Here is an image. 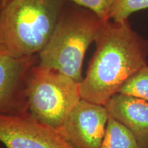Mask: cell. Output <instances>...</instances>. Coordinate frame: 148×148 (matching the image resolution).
I'll list each match as a JSON object with an SVG mask.
<instances>
[{
	"label": "cell",
	"mask_w": 148,
	"mask_h": 148,
	"mask_svg": "<svg viewBox=\"0 0 148 148\" xmlns=\"http://www.w3.org/2000/svg\"><path fill=\"white\" fill-rule=\"evenodd\" d=\"M11 1H12V0H0V3H1V6H2L3 8V6H5L6 4H8V3Z\"/></svg>",
	"instance_id": "cell-13"
},
{
	"label": "cell",
	"mask_w": 148,
	"mask_h": 148,
	"mask_svg": "<svg viewBox=\"0 0 148 148\" xmlns=\"http://www.w3.org/2000/svg\"><path fill=\"white\" fill-rule=\"evenodd\" d=\"M108 118L104 106L81 99L58 131L74 148H99Z\"/></svg>",
	"instance_id": "cell-6"
},
{
	"label": "cell",
	"mask_w": 148,
	"mask_h": 148,
	"mask_svg": "<svg viewBox=\"0 0 148 148\" xmlns=\"http://www.w3.org/2000/svg\"><path fill=\"white\" fill-rule=\"evenodd\" d=\"M0 142L6 148H74L58 130L29 113L0 114Z\"/></svg>",
	"instance_id": "cell-5"
},
{
	"label": "cell",
	"mask_w": 148,
	"mask_h": 148,
	"mask_svg": "<svg viewBox=\"0 0 148 148\" xmlns=\"http://www.w3.org/2000/svg\"><path fill=\"white\" fill-rule=\"evenodd\" d=\"M38 62L36 55L16 58L0 53V114L27 112V79Z\"/></svg>",
	"instance_id": "cell-7"
},
{
	"label": "cell",
	"mask_w": 148,
	"mask_h": 148,
	"mask_svg": "<svg viewBox=\"0 0 148 148\" xmlns=\"http://www.w3.org/2000/svg\"><path fill=\"white\" fill-rule=\"evenodd\" d=\"M99 148H139L133 134L124 125L109 116Z\"/></svg>",
	"instance_id": "cell-9"
},
{
	"label": "cell",
	"mask_w": 148,
	"mask_h": 148,
	"mask_svg": "<svg viewBox=\"0 0 148 148\" xmlns=\"http://www.w3.org/2000/svg\"><path fill=\"white\" fill-rule=\"evenodd\" d=\"M26 97L29 113L56 130L81 99L79 83L38 62L28 73Z\"/></svg>",
	"instance_id": "cell-4"
},
{
	"label": "cell",
	"mask_w": 148,
	"mask_h": 148,
	"mask_svg": "<svg viewBox=\"0 0 148 148\" xmlns=\"http://www.w3.org/2000/svg\"><path fill=\"white\" fill-rule=\"evenodd\" d=\"M64 0H12L0 12V53L38 54L52 35Z\"/></svg>",
	"instance_id": "cell-2"
},
{
	"label": "cell",
	"mask_w": 148,
	"mask_h": 148,
	"mask_svg": "<svg viewBox=\"0 0 148 148\" xmlns=\"http://www.w3.org/2000/svg\"><path fill=\"white\" fill-rule=\"evenodd\" d=\"M65 1V0H64ZM79 6L91 10L103 21L110 20V13L114 0H67Z\"/></svg>",
	"instance_id": "cell-12"
},
{
	"label": "cell",
	"mask_w": 148,
	"mask_h": 148,
	"mask_svg": "<svg viewBox=\"0 0 148 148\" xmlns=\"http://www.w3.org/2000/svg\"><path fill=\"white\" fill-rule=\"evenodd\" d=\"M1 8H2V6H1V3H0V12H1Z\"/></svg>",
	"instance_id": "cell-14"
},
{
	"label": "cell",
	"mask_w": 148,
	"mask_h": 148,
	"mask_svg": "<svg viewBox=\"0 0 148 148\" xmlns=\"http://www.w3.org/2000/svg\"><path fill=\"white\" fill-rule=\"evenodd\" d=\"M0 148H1V147H0Z\"/></svg>",
	"instance_id": "cell-15"
},
{
	"label": "cell",
	"mask_w": 148,
	"mask_h": 148,
	"mask_svg": "<svg viewBox=\"0 0 148 148\" xmlns=\"http://www.w3.org/2000/svg\"><path fill=\"white\" fill-rule=\"evenodd\" d=\"M85 77L79 83L81 99L105 106L123 84L147 64L148 39L129 20L103 23Z\"/></svg>",
	"instance_id": "cell-1"
},
{
	"label": "cell",
	"mask_w": 148,
	"mask_h": 148,
	"mask_svg": "<svg viewBox=\"0 0 148 148\" xmlns=\"http://www.w3.org/2000/svg\"><path fill=\"white\" fill-rule=\"evenodd\" d=\"M110 117L123 124L133 134L139 148H148V101L116 93L106 105Z\"/></svg>",
	"instance_id": "cell-8"
},
{
	"label": "cell",
	"mask_w": 148,
	"mask_h": 148,
	"mask_svg": "<svg viewBox=\"0 0 148 148\" xmlns=\"http://www.w3.org/2000/svg\"><path fill=\"white\" fill-rule=\"evenodd\" d=\"M118 93L148 101V64L142 67L123 84Z\"/></svg>",
	"instance_id": "cell-10"
},
{
	"label": "cell",
	"mask_w": 148,
	"mask_h": 148,
	"mask_svg": "<svg viewBox=\"0 0 148 148\" xmlns=\"http://www.w3.org/2000/svg\"><path fill=\"white\" fill-rule=\"evenodd\" d=\"M148 8V0H114L110 13V20L120 22L128 20L130 16Z\"/></svg>",
	"instance_id": "cell-11"
},
{
	"label": "cell",
	"mask_w": 148,
	"mask_h": 148,
	"mask_svg": "<svg viewBox=\"0 0 148 148\" xmlns=\"http://www.w3.org/2000/svg\"><path fill=\"white\" fill-rule=\"evenodd\" d=\"M104 22L91 10L76 4L63 6L51 38L38 54V64L80 83L84 56Z\"/></svg>",
	"instance_id": "cell-3"
}]
</instances>
